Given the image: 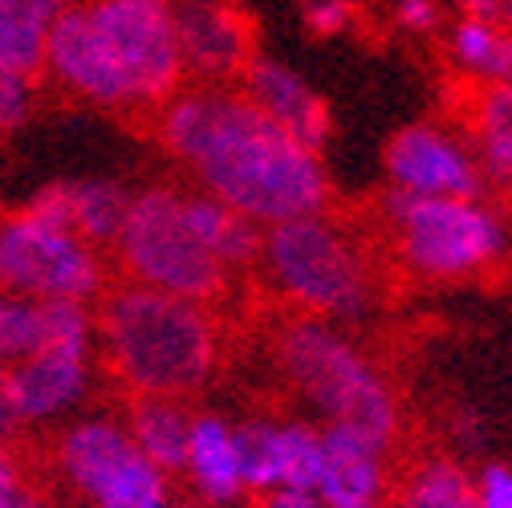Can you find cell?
<instances>
[{
    "instance_id": "cell-5",
    "label": "cell",
    "mask_w": 512,
    "mask_h": 508,
    "mask_svg": "<svg viewBox=\"0 0 512 508\" xmlns=\"http://www.w3.org/2000/svg\"><path fill=\"white\" fill-rule=\"evenodd\" d=\"M110 269L118 281L208 309H220L236 293V273H228L191 236L183 220V187L175 183H151L135 192L126 224L110 248Z\"/></svg>"
},
{
    "instance_id": "cell-16",
    "label": "cell",
    "mask_w": 512,
    "mask_h": 508,
    "mask_svg": "<svg viewBox=\"0 0 512 508\" xmlns=\"http://www.w3.org/2000/svg\"><path fill=\"white\" fill-rule=\"evenodd\" d=\"M179 480L191 488V500L204 508H240L248 500L240 472V443L236 423L220 411H191L187 456Z\"/></svg>"
},
{
    "instance_id": "cell-36",
    "label": "cell",
    "mask_w": 512,
    "mask_h": 508,
    "mask_svg": "<svg viewBox=\"0 0 512 508\" xmlns=\"http://www.w3.org/2000/svg\"><path fill=\"white\" fill-rule=\"evenodd\" d=\"M350 508H387V504H350Z\"/></svg>"
},
{
    "instance_id": "cell-18",
    "label": "cell",
    "mask_w": 512,
    "mask_h": 508,
    "mask_svg": "<svg viewBox=\"0 0 512 508\" xmlns=\"http://www.w3.org/2000/svg\"><path fill=\"white\" fill-rule=\"evenodd\" d=\"M387 508H476L472 468L452 452H411L391 472Z\"/></svg>"
},
{
    "instance_id": "cell-4",
    "label": "cell",
    "mask_w": 512,
    "mask_h": 508,
    "mask_svg": "<svg viewBox=\"0 0 512 508\" xmlns=\"http://www.w3.org/2000/svg\"><path fill=\"white\" fill-rule=\"evenodd\" d=\"M110 257L70 228L66 183H49L0 220V297L98 305L110 289Z\"/></svg>"
},
{
    "instance_id": "cell-26",
    "label": "cell",
    "mask_w": 512,
    "mask_h": 508,
    "mask_svg": "<svg viewBox=\"0 0 512 508\" xmlns=\"http://www.w3.org/2000/svg\"><path fill=\"white\" fill-rule=\"evenodd\" d=\"M37 94H41L37 86H29V82H21V78L0 70V139L21 131V126L33 118Z\"/></svg>"
},
{
    "instance_id": "cell-29",
    "label": "cell",
    "mask_w": 512,
    "mask_h": 508,
    "mask_svg": "<svg viewBox=\"0 0 512 508\" xmlns=\"http://www.w3.org/2000/svg\"><path fill=\"white\" fill-rule=\"evenodd\" d=\"M395 21L407 33L443 29V0H395Z\"/></svg>"
},
{
    "instance_id": "cell-24",
    "label": "cell",
    "mask_w": 512,
    "mask_h": 508,
    "mask_svg": "<svg viewBox=\"0 0 512 508\" xmlns=\"http://www.w3.org/2000/svg\"><path fill=\"white\" fill-rule=\"evenodd\" d=\"M447 49H452V61L476 78L480 86L496 82L504 70V49H508V29L492 25V21H456L452 33H447Z\"/></svg>"
},
{
    "instance_id": "cell-22",
    "label": "cell",
    "mask_w": 512,
    "mask_h": 508,
    "mask_svg": "<svg viewBox=\"0 0 512 508\" xmlns=\"http://www.w3.org/2000/svg\"><path fill=\"white\" fill-rule=\"evenodd\" d=\"M131 200L135 192L118 179H78V183H66V204H70V228L98 252L110 248L126 224V212H131Z\"/></svg>"
},
{
    "instance_id": "cell-27",
    "label": "cell",
    "mask_w": 512,
    "mask_h": 508,
    "mask_svg": "<svg viewBox=\"0 0 512 508\" xmlns=\"http://www.w3.org/2000/svg\"><path fill=\"white\" fill-rule=\"evenodd\" d=\"M358 0H301V21L313 37H338L354 25Z\"/></svg>"
},
{
    "instance_id": "cell-14",
    "label": "cell",
    "mask_w": 512,
    "mask_h": 508,
    "mask_svg": "<svg viewBox=\"0 0 512 508\" xmlns=\"http://www.w3.org/2000/svg\"><path fill=\"white\" fill-rule=\"evenodd\" d=\"M139 456L143 452L131 443L122 419L86 415V419H74L70 427H61L49 439L45 464H49L53 480L70 492V500L78 508H90L106 488H114L126 472H131V464Z\"/></svg>"
},
{
    "instance_id": "cell-3",
    "label": "cell",
    "mask_w": 512,
    "mask_h": 508,
    "mask_svg": "<svg viewBox=\"0 0 512 508\" xmlns=\"http://www.w3.org/2000/svg\"><path fill=\"white\" fill-rule=\"evenodd\" d=\"M269 358L281 383L313 411L322 427H338L378 448L382 456H399L407 443V411L395 383L374 366V358L334 322L293 313L277 326Z\"/></svg>"
},
{
    "instance_id": "cell-1",
    "label": "cell",
    "mask_w": 512,
    "mask_h": 508,
    "mask_svg": "<svg viewBox=\"0 0 512 508\" xmlns=\"http://www.w3.org/2000/svg\"><path fill=\"white\" fill-rule=\"evenodd\" d=\"M155 143L200 179V192L256 228L326 216L334 183L293 135L256 110L236 86H183L151 114Z\"/></svg>"
},
{
    "instance_id": "cell-32",
    "label": "cell",
    "mask_w": 512,
    "mask_h": 508,
    "mask_svg": "<svg viewBox=\"0 0 512 508\" xmlns=\"http://www.w3.org/2000/svg\"><path fill=\"white\" fill-rule=\"evenodd\" d=\"M500 25L512 33V0H500Z\"/></svg>"
},
{
    "instance_id": "cell-7",
    "label": "cell",
    "mask_w": 512,
    "mask_h": 508,
    "mask_svg": "<svg viewBox=\"0 0 512 508\" xmlns=\"http://www.w3.org/2000/svg\"><path fill=\"white\" fill-rule=\"evenodd\" d=\"M382 212L395 228L399 265L419 281H472L496 269L508 252V224L484 200H415L387 192Z\"/></svg>"
},
{
    "instance_id": "cell-6",
    "label": "cell",
    "mask_w": 512,
    "mask_h": 508,
    "mask_svg": "<svg viewBox=\"0 0 512 508\" xmlns=\"http://www.w3.org/2000/svg\"><path fill=\"white\" fill-rule=\"evenodd\" d=\"M261 269L281 301L322 322H358L374 305V273L358 240L326 216L265 228Z\"/></svg>"
},
{
    "instance_id": "cell-37",
    "label": "cell",
    "mask_w": 512,
    "mask_h": 508,
    "mask_svg": "<svg viewBox=\"0 0 512 508\" xmlns=\"http://www.w3.org/2000/svg\"><path fill=\"white\" fill-rule=\"evenodd\" d=\"M228 5H236V9H244V5H248V0H228Z\"/></svg>"
},
{
    "instance_id": "cell-11",
    "label": "cell",
    "mask_w": 512,
    "mask_h": 508,
    "mask_svg": "<svg viewBox=\"0 0 512 508\" xmlns=\"http://www.w3.org/2000/svg\"><path fill=\"white\" fill-rule=\"evenodd\" d=\"M175 37L187 86H236L256 49V21L228 0L175 5Z\"/></svg>"
},
{
    "instance_id": "cell-23",
    "label": "cell",
    "mask_w": 512,
    "mask_h": 508,
    "mask_svg": "<svg viewBox=\"0 0 512 508\" xmlns=\"http://www.w3.org/2000/svg\"><path fill=\"white\" fill-rule=\"evenodd\" d=\"M472 131H476V163L484 183H500L512 192V86L488 82L472 98Z\"/></svg>"
},
{
    "instance_id": "cell-39",
    "label": "cell",
    "mask_w": 512,
    "mask_h": 508,
    "mask_svg": "<svg viewBox=\"0 0 512 508\" xmlns=\"http://www.w3.org/2000/svg\"><path fill=\"white\" fill-rule=\"evenodd\" d=\"M0 220H5V208H0Z\"/></svg>"
},
{
    "instance_id": "cell-31",
    "label": "cell",
    "mask_w": 512,
    "mask_h": 508,
    "mask_svg": "<svg viewBox=\"0 0 512 508\" xmlns=\"http://www.w3.org/2000/svg\"><path fill=\"white\" fill-rule=\"evenodd\" d=\"M464 21H492L500 25V0H452Z\"/></svg>"
},
{
    "instance_id": "cell-38",
    "label": "cell",
    "mask_w": 512,
    "mask_h": 508,
    "mask_svg": "<svg viewBox=\"0 0 512 508\" xmlns=\"http://www.w3.org/2000/svg\"><path fill=\"white\" fill-rule=\"evenodd\" d=\"M167 5H171V9H175V5H187V0H167Z\"/></svg>"
},
{
    "instance_id": "cell-30",
    "label": "cell",
    "mask_w": 512,
    "mask_h": 508,
    "mask_svg": "<svg viewBox=\"0 0 512 508\" xmlns=\"http://www.w3.org/2000/svg\"><path fill=\"white\" fill-rule=\"evenodd\" d=\"M252 508H330V504L317 492H305V488H277V492L256 496Z\"/></svg>"
},
{
    "instance_id": "cell-9",
    "label": "cell",
    "mask_w": 512,
    "mask_h": 508,
    "mask_svg": "<svg viewBox=\"0 0 512 508\" xmlns=\"http://www.w3.org/2000/svg\"><path fill=\"white\" fill-rule=\"evenodd\" d=\"M391 192L415 200H480L484 175L476 155L435 122H411L382 151Z\"/></svg>"
},
{
    "instance_id": "cell-28",
    "label": "cell",
    "mask_w": 512,
    "mask_h": 508,
    "mask_svg": "<svg viewBox=\"0 0 512 508\" xmlns=\"http://www.w3.org/2000/svg\"><path fill=\"white\" fill-rule=\"evenodd\" d=\"M476 480V508H512V464H484L472 472Z\"/></svg>"
},
{
    "instance_id": "cell-10",
    "label": "cell",
    "mask_w": 512,
    "mask_h": 508,
    "mask_svg": "<svg viewBox=\"0 0 512 508\" xmlns=\"http://www.w3.org/2000/svg\"><path fill=\"white\" fill-rule=\"evenodd\" d=\"M240 443V472L248 500L277 492V488H305L317 492L322 476V427L305 415H248L236 423Z\"/></svg>"
},
{
    "instance_id": "cell-13",
    "label": "cell",
    "mask_w": 512,
    "mask_h": 508,
    "mask_svg": "<svg viewBox=\"0 0 512 508\" xmlns=\"http://www.w3.org/2000/svg\"><path fill=\"white\" fill-rule=\"evenodd\" d=\"M45 90L131 122V98H126L114 66L106 61V53H102L90 21H86L82 0H66V9H61L57 21L49 25Z\"/></svg>"
},
{
    "instance_id": "cell-33",
    "label": "cell",
    "mask_w": 512,
    "mask_h": 508,
    "mask_svg": "<svg viewBox=\"0 0 512 508\" xmlns=\"http://www.w3.org/2000/svg\"><path fill=\"white\" fill-rule=\"evenodd\" d=\"M5 435H13V427H9V419H5V411H0V439Z\"/></svg>"
},
{
    "instance_id": "cell-25",
    "label": "cell",
    "mask_w": 512,
    "mask_h": 508,
    "mask_svg": "<svg viewBox=\"0 0 512 508\" xmlns=\"http://www.w3.org/2000/svg\"><path fill=\"white\" fill-rule=\"evenodd\" d=\"M37 484H45L41 460L29 448H21L17 435H5L0 439V508H13Z\"/></svg>"
},
{
    "instance_id": "cell-34",
    "label": "cell",
    "mask_w": 512,
    "mask_h": 508,
    "mask_svg": "<svg viewBox=\"0 0 512 508\" xmlns=\"http://www.w3.org/2000/svg\"><path fill=\"white\" fill-rule=\"evenodd\" d=\"M171 508H204V504H196V500H171Z\"/></svg>"
},
{
    "instance_id": "cell-21",
    "label": "cell",
    "mask_w": 512,
    "mask_h": 508,
    "mask_svg": "<svg viewBox=\"0 0 512 508\" xmlns=\"http://www.w3.org/2000/svg\"><path fill=\"white\" fill-rule=\"evenodd\" d=\"M122 427L135 448L171 480L183 472L187 456V431H191V407L171 399H126Z\"/></svg>"
},
{
    "instance_id": "cell-15",
    "label": "cell",
    "mask_w": 512,
    "mask_h": 508,
    "mask_svg": "<svg viewBox=\"0 0 512 508\" xmlns=\"http://www.w3.org/2000/svg\"><path fill=\"white\" fill-rule=\"evenodd\" d=\"M236 90L256 110H265L285 135H293L301 147H309L313 155H322V147L330 143L334 118H330L326 98L317 94L301 74H293L289 66H281V61L256 53L248 61L244 78L236 82Z\"/></svg>"
},
{
    "instance_id": "cell-12",
    "label": "cell",
    "mask_w": 512,
    "mask_h": 508,
    "mask_svg": "<svg viewBox=\"0 0 512 508\" xmlns=\"http://www.w3.org/2000/svg\"><path fill=\"white\" fill-rule=\"evenodd\" d=\"M94 350L33 346L0 370V411L9 427H41L86 399Z\"/></svg>"
},
{
    "instance_id": "cell-2",
    "label": "cell",
    "mask_w": 512,
    "mask_h": 508,
    "mask_svg": "<svg viewBox=\"0 0 512 508\" xmlns=\"http://www.w3.org/2000/svg\"><path fill=\"white\" fill-rule=\"evenodd\" d=\"M94 350L126 399H200L224 370L220 309L110 281L94 305Z\"/></svg>"
},
{
    "instance_id": "cell-8",
    "label": "cell",
    "mask_w": 512,
    "mask_h": 508,
    "mask_svg": "<svg viewBox=\"0 0 512 508\" xmlns=\"http://www.w3.org/2000/svg\"><path fill=\"white\" fill-rule=\"evenodd\" d=\"M82 9L131 98V122H151V114L187 86L175 9L167 0H82Z\"/></svg>"
},
{
    "instance_id": "cell-35",
    "label": "cell",
    "mask_w": 512,
    "mask_h": 508,
    "mask_svg": "<svg viewBox=\"0 0 512 508\" xmlns=\"http://www.w3.org/2000/svg\"><path fill=\"white\" fill-rule=\"evenodd\" d=\"M49 508H78L74 500H49Z\"/></svg>"
},
{
    "instance_id": "cell-19",
    "label": "cell",
    "mask_w": 512,
    "mask_h": 508,
    "mask_svg": "<svg viewBox=\"0 0 512 508\" xmlns=\"http://www.w3.org/2000/svg\"><path fill=\"white\" fill-rule=\"evenodd\" d=\"M183 220H187L191 236H196L228 273L240 277V273L261 269L265 228H256L252 220H244L228 204H220L204 192H183Z\"/></svg>"
},
{
    "instance_id": "cell-20",
    "label": "cell",
    "mask_w": 512,
    "mask_h": 508,
    "mask_svg": "<svg viewBox=\"0 0 512 508\" xmlns=\"http://www.w3.org/2000/svg\"><path fill=\"white\" fill-rule=\"evenodd\" d=\"M66 0H0V70L45 90V41Z\"/></svg>"
},
{
    "instance_id": "cell-17",
    "label": "cell",
    "mask_w": 512,
    "mask_h": 508,
    "mask_svg": "<svg viewBox=\"0 0 512 508\" xmlns=\"http://www.w3.org/2000/svg\"><path fill=\"white\" fill-rule=\"evenodd\" d=\"M391 472H395L391 456H382L358 435L322 427V476H317V496L330 508L382 504L391 488Z\"/></svg>"
}]
</instances>
